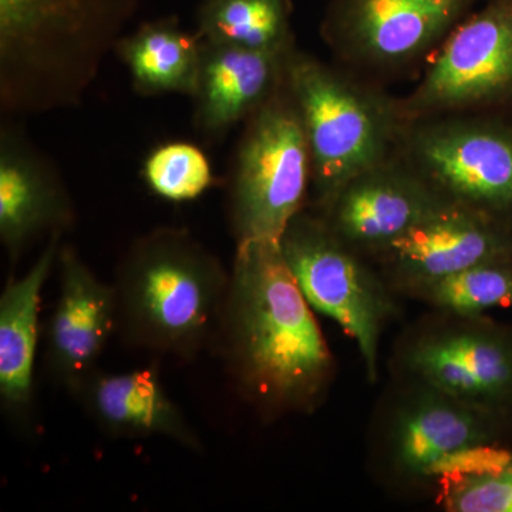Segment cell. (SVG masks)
<instances>
[{
	"instance_id": "8fae6325",
	"label": "cell",
	"mask_w": 512,
	"mask_h": 512,
	"mask_svg": "<svg viewBox=\"0 0 512 512\" xmlns=\"http://www.w3.org/2000/svg\"><path fill=\"white\" fill-rule=\"evenodd\" d=\"M478 2L335 0L323 22V39L346 62L397 69L440 46Z\"/></svg>"
},
{
	"instance_id": "7402d4cb",
	"label": "cell",
	"mask_w": 512,
	"mask_h": 512,
	"mask_svg": "<svg viewBox=\"0 0 512 512\" xmlns=\"http://www.w3.org/2000/svg\"><path fill=\"white\" fill-rule=\"evenodd\" d=\"M437 500L448 512H512V444L487 448L464 473L441 478Z\"/></svg>"
},
{
	"instance_id": "d6986e66",
	"label": "cell",
	"mask_w": 512,
	"mask_h": 512,
	"mask_svg": "<svg viewBox=\"0 0 512 512\" xmlns=\"http://www.w3.org/2000/svg\"><path fill=\"white\" fill-rule=\"evenodd\" d=\"M117 56L140 96L185 94L192 97L200 72L202 40L164 19L146 23L121 37Z\"/></svg>"
},
{
	"instance_id": "2e32d148",
	"label": "cell",
	"mask_w": 512,
	"mask_h": 512,
	"mask_svg": "<svg viewBox=\"0 0 512 512\" xmlns=\"http://www.w3.org/2000/svg\"><path fill=\"white\" fill-rule=\"evenodd\" d=\"M292 50L264 52L202 40L200 72L192 94L197 130L207 137H221L248 120L285 83Z\"/></svg>"
},
{
	"instance_id": "44dd1931",
	"label": "cell",
	"mask_w": 512,
	"mask_h": 512,
	"mask_svg": "<svg viewBox=\"0 0 512 512\" xmlns=\"http://www.w3.org/2000/svg\"><path fill=\"white\" fill-rule=\"evenodd\" d=\"M399 296L424 303L431 311L485 315L491 309L512 306V262L473 266L409 286Z\"/></svg>"
},
{
	"instance_id": "7c38bea8",
	"label": "cell",
	"mask_w": 512,
	"mask_h": 512,
	"mask_svg": "<svg viewBox=\"0 0 512 512\" xmlns=\"http://www.w3.org/2000/svg\"><path fill=\"white\" fill-rule=\"evenodd\" d=\"M450 204L402 156H392L349 181L320 215L350 248L375 261Z\"/></svg>"
},
{
	"instance_id": "ffe728a7",
	"label": "cell",
	"mask_w": 512,
	"mask_h": 512,
	"mask_svg": "<svg viewBox=\"0 0 512 512\" xmlns=\"http://www.w3.org/2000/svg\"><path fill=\"white\" fill-rule=\"evenodd\" d=\"M197 35L222 45L289 52L295 49L291 0H204Z\"/></svg>"
},
{
	"instance_id": "9c48e42d",
	"label": "cell",
	"mask_w": 512,
	"mask_h": 512,
	"mask_svg": "<svg viewBox=\"0 0 512 512\" xmlns=\"http://www.w3.org/2000/svg\"><path fill=\"white\" fill-rule=\"evenodd\" d=\"M399 156L446 200L512 225V126L451 114L404 126Z\"/></svg>"
},
{
	"instance_id": "5b68a950",
	"label": "cell",
	"mask_w": 512,
	"mask_h": 512,
	"mask_svg": "<svg viewBox=\"0 0 512 512\" xmlns=\"http://www.w3.org/2000/svg\"><path fill=\"white\" fill-rule=\"evenodd\" d=\"M370 470L386 487L433 485L468 451L512 444V424L429 384L394 379L384 390L367 437Z\"/></svg>"
},
{
	"instance_id": "5bb4252c",
	"label": "cell",
	"mask_w": 512,
	"mask_h": 512,
	"mask_svg": "<svg viewBox=\"0 0 512 512\" xmlns=\"http://www.w3.org/2000/svg\"><path fill=\"white\" fill-rule=\"evenodd\" d=\"M57 268L59 298L47 325L46 362L56 382L76 397L117 332L116 289L72 245L60 247Z\"/></svg>"
},
{
	"instance_id": "4fadbf2b",
	"label": "cell",
	"mask_w": 512,
	"mask_h": 512,
	"mask_svg": "<svg viewBox=\"0 0 512 512\" xmlns=\"http://www.w3.org/2000/svg\"><path fill=\"white\" fill-rule=\"evenodd\" d=\"M399 295L409 286L494 262H512V225L450 204L375 259Z\"/></svg>"
},
{
	"instance_id": "ac0fdd59",
	"label": "cell",
	"mask_w": 512,
	"mask_h": 512,
	"mask_svg": "<svg viewBox=\"0 0 512 512\" xmlns=\"http://www.w3.org/2000/svg\"><path fill=\"white\" fill-rule=\"evenodd\" d=\"M63 235L47 238L32 268L10 278L0 295V404L13 423L28 424L35 396V363L40 338V302L57 265Z\"/></svg>"
},
{
	"instance_id": "9a60e30c",
	"label": "cell",
	"mask_w": 512,
	"mask_h": 512,
	"mask_svg": "<svg viewBox=\"0 0 512 512\" xmlns=\"http://www.w3.org/2000/svg\"><path fill=\"white\" fill-rule=\"evenodd\" d=\"M76 222L62 175L22 130H0V241L12 264L42 237L63 235Z\"/></svg>"
},
{
	"instance_id": "52a82bcc",
	"label": "cell",
	"mask_w": 512,
	"mask_h": 512,
	"mask_svg": "<svg viewBox=\"0 0 512 512\" xmlns=\"http://www.w3.org/2000/svg\"><path fill=\"white\" fill-rule=\"evenodd\" d=\"M390 373L512 424V323L431 311L397 338Z\"/></svg>"
},
{
	"instance_id": "30bf717a",
	"label": "cell",
	"mask_w": 512,
	"mask_h": 512,
	"mask_svg": "<svg viewBox=\"0 0 512 512\" xmlns=\"http://www.w3.org/2000/svg\"><path fill=\"white\" fill-rule=\"evenodd\" d=\"M440 46L416 89L397 100L404 123L512 110V0H487Z\"/></svg>"
},
{
	"instance_id": "3957f363",
	"label": "cell",
	"mask_w": 512,
	"mask_h": 512,
	"mask_svg": "<svg viewBox=\"0 0 512 512\" xmlns=\"http://www.w3.org/2000/svg\"><path fill=\"white\" fill-rule=\"evenodd\" d=\"M113 285L117 333L131 348L185 362L211 349L229 271L188 229L161 227L138 237Z\"/></svg>"
},
{
	"instance_id": "8992f818",
	"label": "cell",
	"mask_w": 512,
	"mask_h": 512,
	"mask_svg": "<svg viewBox=\"0 0 512 512\" xmlns=\"http://www.w3.org/2000/svg\"><path fill=\"white\" fill-rule=\"evenodd\" d=\"M279 247L313 311L335 320L355 340L367 380L376 383L380 339L400 315L399 295L372 261L342 241L318 212H299Z\"/></svg>"
},
{
	"instance_id": "ba28073f",
	"label": "cell",
	"mask_w": 512,
	"mask_h": 512,
	"mask_svg": "<svg viewBox=\"0 0 512 512\" xmlns=\"http://www.w3.org/2000/svg\"><path fill=\"white\" fill-rule=\"evenodd\" d=\"M247 123L229 185L232 234L237 244L279 242L305 210L312 181L311 151L286 77Z\"/></svg>"
},
{
	"instance_id": "e0dca14e",
	"label": "cell",
	"mask_w": 512,
	"mask_h": 512,
	"mask_svg": "<svg viewBox=\"0 0 512 512\" xmlns=\"http://www.w3.org/2000/svg\"><path fill=\"white\" fill-rule=\"evenodd\" d=\"M104 433L123 439L163 436L194 453L204 443L165 392L156 367L126 373L96 370L76 394Z\"/></svg>"
},
{
	"instance_id": "277c9868",
	"label": "cell",
	"mask_w": 512,
	"mask_h": 512,
	"mask_svg": "<svg viewBox=\"0 0 512 512\" xmlns=\"http://www.w3.org/2000/svg\"><path fill=\"white\" fill-rule=\"evenodd\" d=\"M286 86L305 128L313 207L322 214L349 181L394 156L406 123L397 100L296 49Z\"/></svg>"
},
{
	"instance_id": "603a6c76",
	"label": "cell",
	"mask_w": 512,
	"mask_h": 512,
	"mask_svg": "<svg viewBox=\"0 0 512 512\" xmlns=\"http://www.w3.org/2000/svg\"><path fill=\"white\" fill-rule=\"evenodd\" d=\"M144 183L163 200H197L214 185V171L204 151L187 141H173L151 151L143 165Z\"/></svg>"
},
{
	"instance_id": "6da1fadb",
	"label": "cell",
	"mask_w": 512,
	"mask_h": 512,
	"mask_svg": "<svg viewBox=\"0 0 512 512\" xmlns=\"http://www.w3.org/2000/svg\"><path fill=\"white\" fill-rule=\"evenodd\" d=\"M211 348L238 396L266 423L315 413L338 373L275 241L237 244Z\"/></svg>"
},
{
	"instance_id": "7a4b0ae2",
	"label": "cell",
	"mask_w": 512,
	"mask_h": 512,
	"mask_svg": "<svg viewBox=\"0 0 512 512\" xmlns=\"http://www.w3.org/2000/svg\"><path fill=\"white\" fill-rule=\"evenodd\" d=\"M137 0H0V107L73 109L124 36Z\"/></svg>"
}]
</instances>
